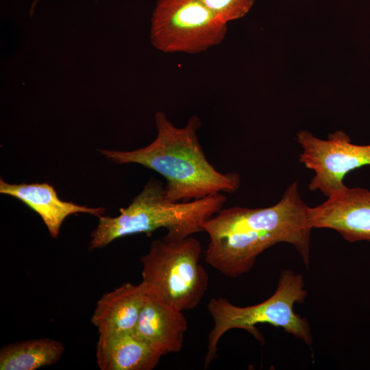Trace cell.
<instances>
[{
	"label": "cell",
	"instance_id": "6da1fadb",
	"mask_svg": "<svg viewBox=\"0 0 370 370\" xmlns=\"http://www.w3.org/2000/svg\"><path fill=\"white\" fill-rule=\"evenodd\" d=\"M308 207L295 181L271 206L222 208L204 227L210 238L205 261L221 274L236 278L249 272L264 250L286 243L295 248L304 262H308L312 230L308 223Z\"/></svg>",
	"mask_w": 370,
	"mask_h": 370
},
{
	"label": "cell",
	"instance_id": "7a4b0ae2",
	"mask_svg": "<svg viewBox=\"0 0 370 370\" xmlns=\"http://www.w3.org/2000/svg\"><path fill=\"white\" fill-rule=\"evenodd\" d=\"M155 123L157 136L149 145L128 151L101 150V153L114 163H136L160 174L166 181V197L173 202L232 193L240 188L238 173H221L208 160L197 136L199 117L192 116L179 128L163 112H157Z\"/></svg>",
	"mask_w": 370,
	"mask_h": 370
},
{
	"label": "cell",
	"instance_id": "3957f363",
	"mask_svg": "<svg viewBox=\"0 0 370 370\" xmlns=\"http://www.w3.org/2000/svg\"><path fill=\"white\" fill-rule=\"evenodd\" d=\"M226 200L221 193L188 202L171 201L162 182L152 177L128 206L120 209L119 216L99 217L88 249L103 248L117 238L160 228L167 230L164 236L167 238L190 236L204 231L205 223L223 208Z\"/></svg>",
	"mask_w": 370,
	"mask_h": 370
},
{
	"label": "cell",
	"instance_id": "277c9868",
	"mask_svg": "<svg viewBox=\"0 0 370 370\" xmlns=\"http://www.w3.org/2000/svg\"><path fill=\"white\" fill-rule=\"evenodd\" d=\"M304 286L302 275L284 269L280 273L275 293L261 303L241 307L222 297L211 299L208 310L213 319L214 326L208 334L205 367L216 357L220 338L230 330H247L263 343V336L256 328L260 323L281 328L311 347L313 338L309 322L293 310L295 304L304 303L308 296Z\"/></svg>",
	"mask_w": 370,
	"mask_h": 370
},
{
	"label": "cell",
	"instance_id": "5b68a950",
	"mask_svg": "<svg viewBox=\"0 0 370 370\" xmlns=\"http://www.w3.org/2000/svg\"><path fill=\"white\" fill-rule=\"evenodd\" d=\"M201 247L193 236L153 240L140 260L142 282L171 306L182 310L196 308L208 286L199 263Z\"/></svg>",
	"mask_w": 370,
	"mask_h": 370
},
{
	"label": "cell",
	"instance_id": "8992f818",
	"mask_svg": "<svg viewBox=\"0 0 370 370\" xmlns=\"http://www.w3.org/2000/svg\"><path fill=\"white\" fill-rule=\"evenodd\" d=\"M227 25L199 0H158L150 40L164 53L195 54L221 43Z\"/></svg>",
	"mask_w": 370,
	"mask_h": 370
},
{
	"label": "cell",
	"instance_id": "52a82bcc",
	"mask_svg": "<svg viewBox=\"0 0 370 370\" xmlns=\"http://www.w3.org/2000/svg\"><path fill=\"white\" fill-rule=\"evenodd\" d=\"M296 140L302 149L299 162L314 173L308 189L327 197L345 186L343 180L349 172L370 165V144H354L342 130L330 134L327 139L300 130Z\"/></svg>",
	"mask_w": 370,
	"mask_h": 370
},
{
	"label": "cell",
	"instance_id": "ba28073f",
	"mask_svg": "<svg viewBox=\"0 0 370 370\" xmlns=\"http://www.w3.org/2000/svg\"><path fill=\"white\" fill-rule=\"evenodd\" d=\"M310 227L330 229L347 241H370V190L343 188L328 197L322 204L308 207Z\"/></svg>",
	"mask_w": 370,
	"mask_h": 370
},
{
	"label": "cell",
	"instance_id": "9c48e42d",
	"mask_svg": "<svg viewBox=\"0 0 370 370\" xmlns=\"http://www.w3.org/2000/svg\"><path fill=\"white\" fill-rule=\"evenodd\" d=\"M186 330L183 311L166 303L147 287L134 330L136 335L164 356L181 350Z\"/></svg>",
	"mask_w": 370,
	"mask_h": 370
},
{
	"label": "cell",
	"instance_id": "30bf717a",
	"mask_svg": "<svg viewBox=\"0 0 370 370\" xmlns=\"http://www.w3.org/2000/svg\"><path fill=\"white\" fill-rule=\"evenodd\" d=\"M0 193L18 199L36 212L53 238L58 237L61 225L69 215L87 213L99 218L106 210L103 207L89 208L62 201L48 183L10 184L1 178Z\"/></svg>",
	"mask_w": 370,
	"mask_h": 370
},
{
	"label": "cell",
	"instance_id": "8fae6325",
	"mask_svg": "<svg viewBox=\"0 0 370 370\" xmlns=\"http://www.w3.org/2000/svg\"><path fill=\"white\" fill-rule=\"evenodd\" d=\"M147 291L143 282L138 284L127 282L103 294L91 317L99 335L133 332Z\"/></svg>",
	"mask_w": 370,
	"mask_h": 370
},
{
	"label": "cell",
	"instance_id": "7c38bea8",
	"mask_svg": "<svg viewBox=\"0 0 370 370\" xmlns=\"http://www.w3.org/2000/svg\"><path fill=\"white\" fill-rule=\"evenodd\" d=\"M162 356L134 331L100 334L96 346L101 370H152Z\"/></svg>",
	"mask_w": 370,
	"mask_h": 370
},
{
	"label": "cell",
	"instance_id": "4fadbf2b",
	"mask_svg": "<svg viewBox=\"0 0 370 370\" xmlns=\"http://www.w3.org/2000/svg\"><path fill=\"white\" fill-rule=\"evenodd\" d=\"M64 351L61 342L47 338L6 345L0 350V370H35L51 365Z\"/></svg>",
	"mask_w": 370,
	"mask_h": 370
},
{
	"label": "cell",
	"instance_id": "5bb4252c",
	"mask_svg": "<svg viewBox=\"0 0 370 370\" xmlns=\"http://www.w3.org/2000/svg\"><path fill=\"white\" fill-rule=\"evenodd\" d=\"M222 21H230L244 17L256 0H199Z\"/></svg>",
	"mask_w": 370,
	"mask_h": 370
},
{
	"label": "cell",
	"instance_id": "9a60e30c",
	"mask_svg": "<svg viewBox=\"0 0 370 370\" xmlns=\"http://www.w3.org/2000/svg\"><path fill=\"white\" fill-rule=\"evenodd\" d=\"M38 0H33V3L31 5L30 10H29V14L30 16H32L35 10L36 5L38 3Z\"/></svg>",
	"mask_w": 370,
	"mask_h": 370
}]
</instances>
